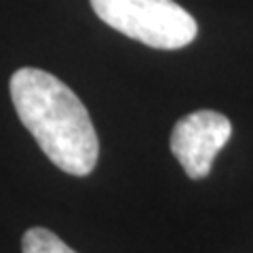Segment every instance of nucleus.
Returning a JSON list of instances; mask_svg holds the SVG:
<instances>
[{"label": "nucleus", "mask_w": 253, "mask_h": 253, "mask_svg": "<svg viewBox=\"0 0 253 253\" xmlns=\"http://www.w3.org/2000/svg\"><path fill=\"white\" fill-rule=\"evenodd\" d=\"M21 251L23 253H76L57 234L46 230V228H30L21 239Z\"/></svg>", "instance_id": "20e7f679"}, {"label": "nucleus", "mask_w": 253, "mask_h": 253, "mask_svg": "<svg viewBox=\"0 0 253 253\" xmlns=\"http://www.w3.org/2000/svg\"><path fill=\"white\" fill-rule=\"evenodd\" d=\"M9 89L19 121L55 167L70 175H89L99 158V139L78 95L38 68H19Z\"/></svg>", "instance_id": "f257e3e1"}, {"label": "nucleus", "mask_w": 253, "mask_h": 253, "mask_svg": "<svg viewBox=\"0 0 253 253\" xmlns=\"http://www.w3.org/2000/svg\"><path fill=\"white\" fill-rule=\"evenodd\" d=\"M91 6L110 28L152 49H181L199 34L194 17L173 0H91Z\"/></svg>", "instance_id": "f03ea898"}, {"label": "nucleus", "mask_w": 253, "mask_h": 253, "mask_svg": "<svg viewBox=\"0 0 253 253\" xmlns=\"http://www.w3.org/2000/svg\"><path fill=\"white\" fill-rule=\"evenodd\" d=\"M232 137L230 118L215 110H199L179 118L171 131V152L190 179H203L221 148Z\"/></svg>", "instance_id": "7ed1b4c3"}]
</instances>
